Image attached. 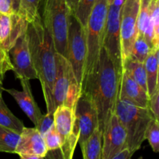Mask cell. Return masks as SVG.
<instances>
[{"label":"cell","instance_id":"obj_1","mask_svg":"<svg viewBox=\"0 0 159 159\" xmlns=\"http://www.w3.org/2000/svg\"><path fill=\"white\" fill-rule=\"evenodd\" d=\"M120 76L102 47L99 54V61L95 71L84 79L82 92L89 95L96 109L99 129L104 131L110 117L114 113L118 99Z\"/></svg>","mask_w":159,"mask_h":159},{"label":"cell","instance_id":"obj_2","mask_svg":"<svg viewBox=\"0 0 159 159\" xmlns=\"http://www.w3.org/2000/svg\"><path fill=\"white\" fill-rule=\"evenodd\" d=\"M26 36L33 65L43 89L47 113L53 114L55 110L53 88L56 75V51L52 36L43 24L40 13L27 22Z\"/></svg>","mask_w":159,"mask_h":159},{"label":"cell","instance_id":"obj_3","mask_svg":"<svg viewBox=\"0 0 159 159\" xmlns=\"http://www.w3.org/2000/svg\"><path fill=\"white\" fill-rule=\"evenodd\" d=\"M114 113L127 132V147L135 152L145 141V131L154 117L148 108H142L127 101L117 99Z\"/></svg>","mask_w":159,"mask_h":159},{"label":"cell","instance_id":"obj_4","mask_svg":"<svg viewBox=\"0 0 159 159\" xmlns=\"http://www.w3.org/2000/svg\"><path fill=\"white\" fill-rule=\"evenodd\" d=\"M108 6L107 0H96L87 21L85 26L86 61L84 79L92 74L97 66L103 43Z\"/></svg>","mask_w":159,"mask_h":159},{"label":"cell","instance_id":"obj_5","mask_svg":"<svg viewBox=\"0 0 159 159\" xmlns=\"http://www.w3.org/2000/svg\"><path fill=\"white\" fill-rule=\"evenodd\" d=\"M43 24L49 30L56 52L66 57L68 18L71 14L67 0H41Z\"/></svg>","mask_w":159,"mask_h":159},{"label":"cell","instance_id":"obj_6","mask_svg":"<svg viewBox=\"0 0 159 159\" xmlns=\"http://www.w3.org/2000/svg\"><path fill=\"white\" fill-rule=\"evenodd\" d=\"M56 75L53 88L54 108L61 105L75 110L76 102L80 95L71 65L65 57L56 52Z\"/></svg>","mask_w":159,"mask_h":159},{"label":"cell","instance_id":"obj_7","mask_svg":"<svg viewBox=\"0 0 159 159\" xmlns=\"http://www.w3.org/2000/svg\"><path fill=\"white\" fill-rule=\"evenodd\" d=\"M66 58L71 65L81 93L86 61L85 28L71 13L68 18Z\"/></svg>","mask_w":159,"mask_h":159},{"label":"cell","instance_id":"obj_8","mask_svg":"<svg viewBox=\"0 0 159 159\" xmlns=\"http://www.w3.org/2000/svg\"><path fill=\"white\" fill-rule=\"evenodd\" d=\"M125 0H113L108 6L102 47L114 64L120 76L122 74V61L120 43V11Z\"/></svg>","mask_w":159,"mask_h":159},{"label":"cell","instance_id":"obj_9","mask_svg":"<svg viewBox=\"0 0 159 159\" xmlns=\"http://www.w3.org/2000/svg\"><path fill=\"white\" fill-rule=\"evenodd\" d=\"M139 0H125L120 11V43L123 64L129 58L134 40L138 36V14ZM123 71V70H122Z\"/></svg>","mask_w":159,"mask_h":159},{"label":"cell","instance_id":"obj_10","mask_svg":"<svg viewBox=\"0 0 159 159\" xmlns=\"http://www.w3.org/2000/svg\"><path fill=\"white\" fill-rule=\"evenodd\" d=\"M75 112L79 130L78 144L82 152L89 138L96 129L99 128L97 111L89 95L86 92H82L79 95Z\"/></svg>","mask_w":159,"mask_h":159},{"label":"cell","instance_id":"obj_11","mask_svg":"<svg viewBox=\"0 0 159 159\" xmlns=\"http://www.w3.org/2000/svg\"><path fill=\"white\" fill-rule=\"evenodd\" d=\"M8 53L13 68L12 71H14L17 79L31 80L38 79L33 65L30 52L28 46L26 28L16 39Z\"/></svg>","mask_w":159,"mask_h":159},{"label":"cell","instance_id":"obj_12","mask_svg":"<svg viewBox=\"0 0 159 159\" xmlns=\"http://www.w3.org/2000/svg\"><path fill=\"white\" fill-rule=\"evenodd\" d=\"M127 147V132L113 113L102 134V159H111Z\"/></svg>","mask_w":159,"mask_h":159},{"label":"cell","instance_id":"obj_13","mask_svg":"<svg viewBox=\"0 0 159 159\" xmlns=\"http://www.w3.org/2000/svg\"><path fill=\"white\" fill-rule=\"evenodd\" d=\"M27 26V21L20 14L0 13V47L9 51Z\"/></svg>","mask_w":159,"mask_h":159},{"label":"cell","instance_id":"obj_14","mask_svg":"<svg viewBox=\"0 0 159 159\" xmlns=\"http://www.w3.org/2000/svg\"><path fill=\"white\" fill-rule=\"evenodd\" d=\"M20 81L23 89L22 91H19L14 89H4V91L7 92L14 98V99L18 103L19 107L21 108V110L24 112L25 114L36 127L43 114L41 113L33 96L30 80L21 79Z\"/></svg>","mask_w":159,"mask_h":159},{"label":"cell","instance_id":"obj_15","mask_svg":"<svg viewBox=\"0 0 159 159\" xmlns=\"http://www.w3.org/2000/svg\"><path fill=\"white\" fill-rule=\"evenodd\" d=\"M118 99L127 101L137 107L148 108L149 97L147 92L124 70H123L120 80Z\"/></svg>","mask_w":159,"mask_h":159},{"label":"cell","instance_id":"obj_16","mask_svg":"<svg viewBox=\"0 0 159 159\" xmlns=\"http://www.w3.org/2000/svg\"><path fill=\"white\" fill-rule=\"evenodd\" d=\"M47 148L43 136L36 127H23L20 140L16 148L15 154L36 155L45 157Z\"/></svg>","mask_w":159,"mask_h":159},{"label":"cell","instance_id":"obj_17","mask_svg":"<svg viewBox=\"0 0 159 159\" xmlns=\"http://www.w3.org/2000/svg\"><path fill=\"white\" fill-rule=\"evenodd\" d=\"M54 125L62 139L70 136L74 131L76 124L75 112L71 107L61 105L54 112Z\"/></svg>","mask_w":159,"mask_h":159},{"label":"cell","instance_id":"obj_18","mask_svg":"<svg viewBox=\"0 0 159 159\" xmlns=\"http://www.w3.org/2000/svg\"><path fill=\"white\" fill-rule=\"evenodd\" d=\"M144 69L147 79V88L148 97L159 88L158 68H159V48H154L144 61Z\"/></svg>","mask_w":159,"mask_h":159},{"label":"cell","instance_id":"obj_19","mask_svg":"<svg viewBox=\"0 0 159 159\" xmlns=\"http://www.w3.org/2000/svg\"><path fill=\"white\" fill-rule=\"evenodd\" d=\"M79 130L76 122L74 131L70 136L64 138L62 144L53 151H48L44 159H73L75 150L78 144Z\"/></svg>","mask_w":159,"mask_h":159},{"label":"cell","instance_id":"obj_20","mask_svg":"<svg viewBox=\"0 0 159 159\" xmlns=\"http://www.w3.org/2000/svg\"><path fill=\"white\" fill-rule=\"evenodd\" d=\"M144 37L152 49L159 48V0H152L148 24Z\"/></svg>","mask_w":159,"mask_h":159},{"label":"cell","instance_id":"obj_21","mask_svg":"<svg viewBox=\"0 0 159 159\" xmlns=\"http://www.w3.org/2000/svg\"><path fill=\"white\" fill-rule=\"evenodd\" d=\"M83 159H102V132L96 129L82 150Z\"/></svg>","mask_w":159,"mask_h":159},{"label":"cell","instance_id":"obj_22","mask_svg":"<svg viewBox=\"0 0 159 159\" xmlns=\"http://www.w3.org/2000/svg\"><path fill=\"white\" fill-rule=\"evenodd\" d=\"M123 70L127 71L130 77L148 93L147 79L144 63L135 61L131 59H127L123 64Z\"/></svg>","mask_w":159,"mask_h":159},{"label":"cell","instance_id":"obj_23","mask_svg":"<svg viewBox=\"0 0 159 159\" xmlns=\"http://www.w3.org/2000/svg\"><path fill=\"white\" fill-rule=\"evenodd\" d=\"M0 126L6 127L20 134L24 125L20 120H19L5 103L2 97L0 98Z\"/></svg>","mask_w":159,"mask_h":159},{"label":"cell","instance_id":"obj_24","mask_svg":"<svg viewBox=\"0 0 159 159\" xmlns=\"http://www.w3.org/2000/svg\"><path fill=\"white\" fill-rule=\"evenodd\" d=\"M20 134L0 126V152L15 154Z\"/></svg>","mask_w":159,"mask_h":159},{"label":"cell","instance_id":"obj_25","mask_svg":"<svg viewBox=\"0 0 159 159\" xmlns=\"http://www.w3.org/2000/svg\"><path fill=\"white\" fill-rule=\"evenodd\" d=\"M152 50L144 36L138 34L132 47L128 59L144 63Z\"/></svg>","mask_w":159,"mask_h":159},{"label":"cell","instance_id":"obj_26","mask_svg":"<svg viewBox=\"0 0 159 159\" xmlns=\"http://www.w3.org/2000/svg\"><path fill=\"white\" fill-rule=\"evenodd\" d=\"M152 0H139V9L138 14L137 28L138 33L144 36L148 24Z\"/></svg>","mask_w":159,"mask_h":159},{"label":"cell","instance_id":"obj_27","mask_svg":"<svg viewBox=\"0 0 159 159\" xmlns=\"http://www.w3.org/2000/svg\"><path fill=\"white\" fill-rule=\"evenodd\" d=\"M40 2L41 0H21L18 14L26 19L27 22L31 21L40 13Z\"/></svg>","mask_w":159,"mask_h":159},{"label":"cell","instance_id":"obj_28","mask_svg":"<svg viewBox=\"0 0 159 159\" xmlns=\"http://www.w3.org/2000/svg\"><path fill=\"white\" fill-rule=\"evenodd\" d=\"M96 2V0H79L75 12L73 15L85 28Z\"/></svg>","mask_w":159,"mask_h":159},{"label":"cell","instance_id":"obj_29","mask_svg":"<svg viewBox=\"0 0 159 159\" xmlns=\"http://www.w3.org/2000/svg\"><path fill=\"white\" fill-rule=\"evenodd\" d=\"M144 138L148 140L152 151L155 153L159 152V121L153 118L145 131Z\"/></svg>","mask_w":159,"mask_h":159},{"label":"cell","instance_id":"obj_30","mask_svg":"<svg viewBox=\"0 0 159 159\" xmlns=\"http://www.w3.org/2000/svg\"><path fill=\"white\" fill-rule=\"evenodd\" d=\"M43 138L45 146H46L47 152L58 148L63 142L61 136L57 131V130L54 127V125L51 127V129L43 134Z\"/></svg>","mask_w":159,"mask_h":159},{"label":"cell","instance_id":"obj_31","mask_svg":"<svg viewBox=\"0 0 159 159\" xmlns=\"http://www.w3.org/2000/svg\"><path fill=\"white\" fill-rule=\"evenodd\" d=\"M12 68L9 53L0 47V84L2 85L6 73L9 71H12Z\"/></svg>","mask_w":159,"mask_h":159},{"label":"cell","instance_id":"obj_32","mask_svg":"<svg viewBox=\"0 0 159 159\" xmlns=\"http://www.w3.org/2000/svg\"><path fill=\"white\" fill-rule=\"evenodd\" d=\"M53 114L48 113L43 114L40 120L39 121L38 124L35 127L42 136H43V134L48 132L51 127L54 126V115Z\"/></svg>","mask_w":159,"mask_h":159},{"label":"cell","instance_id":"obj_33","mask_svg":"<svg viewBox=\"0 0 159 159\" xmlns=\"http://www.w3.org/2000/svg\"><path fill=\"white\" fill-rule=\"evenodd\" d=\"M148 109L155 119L159 120V88L149 97Z\"/></svg>","mask_w":159,"mask_h":159},{"label":"cell","instance_id":"obj_34","mask_svg":"<svg viewBox=\"0 0 159 159\" xmlns=\"http://www.w3.org/2000/svg\"><path fill=\"white\" fill-rule=\"evenodd\" d=\"M13 12L12 0H0V13L10 15Z\"/></svg>","mask_w":159,"mask_h":159},{"label":"cell","instance_id":"obj_35","mask_svg":"<svg viewBox=\"0 0 159 159\" xmlns=\"http://www.w3.org/2000/svg\"><path fill=\"white\" fill-rule=\"evenodd\" d=\"M134 152H130L128 148H126L123 150L122 152H120L116 155H115L113 158L111 159H131L132 156L134 155Z\"/></svg>","mask_w":159,"mask_h":159},{"label":"cell","instance_id":"obj_36","mask_svg":"<svg viewBox=\"0 0 159 159\" xmlns=\"http://www.w3.org/2000/svg\"><path fill=\"white\" fill-rule=\"evenodd\" d=\"M78 2H79V0H67V4L71 14H75Z\"/></svg>","mask_w":159,"mask_h":159},{"label":"cell","instance_id":"obj_37","mask_svg":"<svg viewBox=\"0 0 159 159\" xmlns=\"http://www.w3.org/2000/svg\"><path fill=\"white\" fill-rule=\"evenodd\" d=\"M20 159H44V157L36 155H26V154H21L19 155Z\"/></svg>","mask_w":159,"mask_h":159},{"label":"cell","instance_id":"obj_38","mask_svg":"<svg viewBox=\"0 0 159 159\" xmlns=\"http://www.w3.org/2000/svg\"><path fill=\"white\" fill-rule=\"evenodd\" d=\"M12 2L14 12L19 13L20 9V2H21V0H12Z\"/></svg>","mask_w":159,"mask_h":159},{"label":"cell","instance_id":"obj_39","mask_svg":"<svg viewBox=\"0 0 159 159\" xmlns=\"http://www.w3.org/2000/svg\"><path fill=\"white\" fill-rule=\"evenodd\" d=\"M4 91V88L2 87V85L0 84V98L2 97V92Z\"/></svg>","mask_w":159,"mask_h":159},{"label":"cell","instance_id":"obj_40","mask_svg":"<svg viewBox=\"0 0 159 159\" xmlns=\"http://www.w3.org/2000/svg\"><path fill=\"white\" fill-rule=\"evenodd\" d=\"M107 2H108V4H109V5H110V4H111L112 2H113V0H107Z\"/></svg>","mask_w":159,"mask_h":159}]
</instances>
